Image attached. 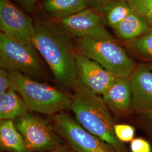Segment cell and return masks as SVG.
<instances>
[{"label":"cell","instance_id":"24","mask_svg":"<svg viewBox=\"0 0 152 152\" xmlns=\"http://www.w3.org/2000/svg\"><path fill=\"white\" fill-rule=\"evenodd\" d=\"M28 12H33L36 10L39 0H14Z\"/></svg>","mask_w":152,"mask_h":152},{"label":"cell","instance_id":"8","mask_svg":"<svg viewBox=\"0 0 152 152\" xmlns=\"http://www.w3.org/2000/svg\"><path fill=\"white\" fill-rule=\"evenodd\" d=\"M73 37H89L96 39H117L105 28L99 11L90 7L57 20Z\"/></svg>","mask_w":152,"mask_h":152},{"label":"cell","instance_id":"16","mask_svg":"<svg viewBox=\"0 0 152 152\" xmlns=\"http://www.w3.org/2000/svg\"><path fill=\"white\" fill-rule=\"evenodd\" d=\"M27 105L22 97L10 88L0 96V119L14 120L28 113Z\"/></svg>","mask_w":152,"mask_h":152},{"label":"cell","instance_id":"3","mask_svg":"<svg viewBox=\"0 0 152 152\" xmlns=\"http://www.w3.org/2000/svg\"><path fill=\"white\" fill-rule=\"evenodd\" d=\"M11 87L22 97L30 112L55 115L71 108L72 96L20 72L9 71Z\"/></svg>","mask_w":152,"mask_h":152},{"label":"cell","instance_id":"6","mask_svg":"<svg viewBox=\"0 0 152 152\" xmlns=\"http://www.w3.org/2000/svg\"><path fill=\"white\" fill-rule=\"evenodd\" d=\"M55 130L76 152H117L113 147L83 128L71 116L61 112L54 115Z\"/></svg>","mask_w":152,"mask_h":152},{"label":"cell","instance_id":"15","mask_svg":"<svg viewBox=\"0 0 152 152\" xmlns=\"http://www.w3.org/2000/svg\"><path fill=\"white\" fill-rule=\"evenodd\" d=\"M0 147L6 152H30L12 120H1Z\"/></svg>","mask_w":152,"mask_h":152},{"label":"cell","instance_id":"21","mask_svg":"<svg viewBox=\"0 0 152 152\" xmlns=\"http://www.w3.org/2000/svg\"><path fill=\"white\" fill-rule=\"evenodd\" d=\"M130 143L131 152H152L151 144L144 137H135Z\"/></svg>","mask_w":152,"mask_h":152},{"label":"cell","instance_id":"17","mask_svg":"<svg viewBox=\"0 0 152 152\" xmlns=\"http://www.w3.org/2000/svg\"><path fill=\"white\" fill-rule=\"evenodd\" d=\"M103 22L113 29L133 12L126 0H116L100 10Z\"/></svg>","mask_w":152,"mask_h":152},{"label":"cell","instance_id":"14","mask_svg":"<svg viewBox=\"0 0 152 152\" xmlns=\"http://www.w3.org/2000/svg\"><path fill=\"white\" fill-rule=\"evenodd\" d=\"M43 11L50 18L58 20L88 7L86 0H43Z\"/></svg>","mask_w":152,"mask_h":152},{"label":"cell","instance_id":"19","mask_svg":"<svg viewBox=\"0 0 152 152\" xmlns=\"http://www.w3.org/2000/svg\"><path fill=\"white\" fill-rule=\"evenodd\" d=\"M132 10L145 19L152 26V0H126Z\"/></svg>","mask_w":152,"mask_h":152},{"label":"cell","instance_id":"9","mask_svg":"<svg viewBox=\"0 0 152 152\" xmlns=\"http://www.w3.org/2000/svg\"><path fill=\"white\" fill-rule=\"evenodd\" d=\"M0 29L6 35L33 45L35 36L34 19L10 0H0Z\"/></svg>","mask_w":152,"mask_h":152},{"label":"cell","instance_id":"20","mask_svg":"<svg viewBox=\"0 0 152 152\" xmlns=\"http://www.w3.org/2000/svg\"><path fill=\"white\" fill-rule=\"evenodd\" d=\"M114 131L117 139L125 144L130 142L135 136V128L129 124H114Z\"/></svg>","mask_w":152,"mask_h":152},{"label":"cell","instance_id":"26","mask_svg":"<svg viewBox=\"0 0 152 152\" xmlns=\"http://www.w3.org/2000/svg\"><path fill=\"white\" fill-rule=\"evenodd\" d=\"M45 152H76L69 147L66 144H62L54 149Z\"/></svg>","mask_w":152,"mask_h":152},{"label":"cell","instance_id":"23","mask_svg":"<svg viewBox=\"0 0 152 152\" xmlns=\"http://www.w3.org/2000/svg\"><path fill=\"white\" fill-rule=\"evenodd\" d=\"M11 88V81L9 71L0 69V96H2Z\"/></svg>","mask_w":152,"mask_h":152},{"label":"cell","instance_id":"1","mask_svg":"<svg viewBox=\"0 0 152 152\" xmlns=\"http://www.w3.org/2000/svg\"><path fill=\"white\" fill-rule=\"evenodd\" d=\"M33 45L60 85L75 90L78 86L74 37L57 20L36 17Z\"/></svg>","mask_w":152,"mask_h":152},{"label":"cell","instance_id":"4","mask_svg":"<svg viewBox=\"0 0 152 152\" xmlns=\"http://www.w3.org/2000/svg\"><path fill=\"white\" fill-rule=\"evenodd\" d=\"M77 51L116 77L129 78L137 66L117 40L74 37Z\"/></svg>","mask_w":152,"mask_h":152},{"label":"cell","instance_id":"25","mask_svg":"<svg viewBox=\"0 0 152 152\" xmlns=\"http://www.w3.org/2000/svg\"><path fill=\"white\" fill-rule=\"evenodd\" d=\"M88 7L100 10L104 7L116 0H86Z\"/></svg>","mask_w":152,"mask_h":152},{"label":"cell","instance_id":"18","mask_svg":"<svg viewBox=\"0 0 152 152\" xmlns=\"http://www.w3.org/2000/svg\"><path fill=\"white\" fill-rule=\"evenodd\" d=\"M125 43L131 52L142 63L152 61V26L141 37Z\"/></svg>","mask_w":152,"mask_h":152},{"label":"cell","instance_id":"5","mask_svg":"<svg viewBox=\"0 0 152 152\" xmlns=\"http://www.w3.org/2000/svg\"><path fill=\"white\" fill-rule=\"evenodd\" d=\"M34 45L0 32V68L31 78L41 77L44 68Z\"/></svg>","mask_w":152,"mask_h":152},{"label":"cell","instance_id":"2","mask_svg":"<svg viewBox=\"0 0 152 152\" xmlns=\"http://www.w3.org/2000/svg\"><path fill=\"white\" fill-rule=\"evenodd\" d=\"M72 96L71 108L75 120L88 131L114 148L117 152H129L115 135L110 110L101 95L78 86Z\"/></svg>","mask_w":152,"mask_h":152},{"label":"cell","instance_id":"11","mask_svg":"<svg viewBox=\"0 0 152 152\" xmlns=\"http://www.w3.org/2000/svg\"><path fill=\"white\" fill-rule=\"evenodd\" d=\"M129 78L132 88L130 114L137 116L152 111V71L141 63Z\"/></svg>","mask_w":152,"mask_h":152},{"label":"cell","instance_id":"10","mask_svg":"<svg viewBox=\"0 0 152 152\" xmlns=\"http://www.w3.org/2000/svg\"><path fill=\"white\" fill-rule=\"evenodd\" d=\"M76 61L78 86L85 87L95 94L102 96L116 77L96 61L77 51Z\"/></svg>","mask_w":152,"mask_h":152},{"label":"cell","instance_id":"13","mask_svg":"<svg viewBox=\"0 0 152 152\" xmlns=\"http://www.w3.org/2000/svg\"><path fill=\"white\" fill-rule=\"evenodd\" d=\"M151 27L145 19L133 11L113 30L117 37L126 42L141 37Z\"/></svg>","mask_w":152,"mask_h":152},{"label":"cell","instance_id":"22","mask_svg":"<svg viewBox=\"0 0 152 152\" xmlns=\"http://www.w3.org/2000/svg\"><path fill=\"white\" fill-rule=\"evenodd\" d=\"M137 118L141 129L152 139V111L137 115Z\"/></svg>","mask_w":152,"mask_h":152},{"label":"cell","instance_id":"27","mask_svg":"<svg viewBox=\"0 0 152 152\" xmlns=\"http://www.w3.org/2000/svg\"><path fill=\"white\" fill-rule=\"evenodd\" d=\"M146 64L147 66L152 71V61L148 62V63H145Z\"/></svg>","mask_w":152,"mask_h":152},{"label":"cell","instance_id":"12","mask_svg":"<svg viewBox=\"0 0 152 152\" xmlns=\"http://www.w3.org/2000/svg\"><path fill=\"white\" fill-rule=\"evenodd\" d=\"M102 97L109 110L116 115L130 114L132 88L130 78L116 77Z\"/></svg>","mask_w":152,"mask_h":152},{"label":"cell","instance_id":"7","mask_svg":"<svg viewBox=\"0 0 152 152\" xmlns=\"http://www.w3.org/2000/svg\"><path fill=\"white\" fill-rule=\"evenodd\" d=\"M30 152H45L65 144L54 126L38 116L28 114L14 120Z\"/></svg>","mask_w":152,"mask_h":152}]
</instances>
